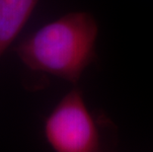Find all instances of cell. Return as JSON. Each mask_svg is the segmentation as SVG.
<instances>
[{
  "label": "cell",
  "mask_w": 153,
  "mask_h": 152,
  "mask_svg": "<svg viewBox=\"0 0 153 152\" xmlns=\"http://www.w3.org/2000/svg\"><path fill=\"white\" fill-rule=\"evenodd\" d=\"M45 136L57 152H94L100 148L97 125L78 89L66 94L45 122Z\"/></svg>",
  "instance_id": "7a4b0ae2"
},
{
  "label": "cell",
  "mask_w": 153,
  "mask_h": 152,
  "mask_svg": "<svg viewBox=\"0 0 153 152\" xmlns=\"http://www.w3.org/2000/svg\"><path fill=\"white\" fill-rule=\"evenodd\" d=\"M98 32L90 13H68L40 28L15 50L29 69L76 84L95 56Z\"/></svg>",
  "instance_id": "6da1fadb"
},
{
  "label": "cell",
  "mask_w": 153,
  "mask_h": 152,
  "mask_svg": "<svg viewBox=\"0 0 153 152\" xmlns=\"http://www.w3.org/2000/svg\"><path fill=\"white\" fill-rule=\"evenodd\" d=\"M40 0H0V57L17 38Z\"/></svg>",
  "instance_id": "3957f363"
}]
</instances>
